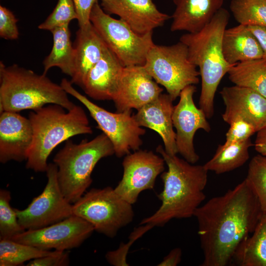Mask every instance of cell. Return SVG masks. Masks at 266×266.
I'll return each mask as SVG.
<instances>
[{
	"label": "cell",
	"instance_id": "d6a6232c",
	"mask_svg": "<svg viewBox=\"0 0 266 266\" xmlns=\"http://www.w3.org/2000/svg\"><path fill=\"white\" fill-rule=\"evenodd\" d=\"M230 125L226 134V143L245 141L257 133L254 126L244 120H236Z\"/></svg>",
	"mask_w": 266,
	"mask_h": 266
},
{
	"label": "cell",
	"instance_id": "4316f807",
	"mask_svg": "<svg viewBox=\"0 0 266 266\" xmlns=\"http://www.w3.org/2000/svg\"><path fill=\"white\" fill-rule=\"evenodd\" d=\"M228 74L235 85L252 89L266 98V59L237 63L230 67Z\"/></svg>",
	"mask_w": 266,
	"mask_h": 266
},
{
	"label": "cell",
	"instance_id": "603a6c76",
	"mask_svg": "<svg viewBox=\"0 0 266 266\" xmlns=\"http://www.w3.org/2000/svg\"><path fill=\"white\" fill-rule=\"evenodd\" d=\"M224 58L231 66L263 58V51L248 26L239 24L226 29L222 38Z\"/></svg>",
	"mask_w": 266,
	"mask_h": 266
},
{
	"label": "cell",
	"instance_id": "d590c367",
	"mask_svg": "<svg viewBox=\"0 0 266 266\" xmlns=\"http://www.w3.org/2000/svg\"><path fill=\"white\" fill-rule=\"evenodd\" d=\"M98 0H74L80 28H84L91 23L90 15L92 8Z\"/></svg>",
	"mask_w": 266,
	"mask_h": 266
},
{
	"label": "cell",
	"instance_id": "cb8c5ba5",
	"mask_svg": "<svg viewBox=\"0 0 266 266\" xmlns=\"http://www.w3.org/2000/svg\"><path fill=\"white\" fill-rule=\"evenodd\" d=\"M231 264L240 266H266V214H263L252 233L239 244Z\"/></svg>",
	"mask_w": 266,
	"mask_h": 266
},
{
	"label": "cell",
	"instance_id": "9c48e42d",
	"mask_svg": "<svg viewBox=\"0 0 266 266\" xmlns=\"http://www.w3.org/2000/svg\"><path fill=\"white\" fill-rule=\"evenodd\" d=\"M90 21L108 48L124 66H143L153 46V33L140 34L121 19L113 18L98 1L93 6Z\"/></svg>",
	"mask_w": 266,
	"mask_h": 266
},
{
	"label": "cell",
	"instance_id": "9a60e30c",
	"mask_svg": "<svg viewBox=\"0 0 266 266\" xmlns=\"http://www.w3.org/2000/svg\"><path fill=\"white\" fill-rule=\"evenodd\" d=\"M163 91L143 66H125L112 100L117 112L137 110L157 99Z\"/></svg>",
	"mask_w": 266,
	"mask_h": 266
},
{
	"label": "cell",
	"instance_id": "7a4b0ae2",
	"mask_svg": "<svg viewBox=\"0 0 266 266\" xmlns=\"http://www.w3.org/2000/svg\"><path fill=\"white\" fill-rule=\"evenodd\" d=\"M156 151L167 166V170L161 175L164 188L158 197L162 204L153 215L140 223L153 227L163 226L172 219L194 216L206 197L204 190L208 171L204 165H195L176 155L168 154L161 145Z\"/></svg>",
	"mask_w": 266,
	"mask_h": 266
},
{
	"label": "cell",
	"instance_id": "ba28073f",
	"mask_svg": "<svg viewBox=\"0 0 266 266\" xmlns=\"http://www.w3.org/2000/svg\"><path fill=\"white\" fill-rule=\"evenodd\" d=\"M72 212L91 224L95 231L111 238L134 217L132 204L110 187L91 189L73 203Z\"/></svg>",
	"mask_w": 266,
	"mask_h": 266
},
{
	"label": "cell",
	"instance_id": "836d02e7",
	"mask_svg": "<svg viewBox=\"0 0 266 266\" xmlns=\"http://www.w3.org/2000/svg\"><path fill=\"white\" fill-rule=\"evenodd\" d=\"M18 19L7 8L0 6V36L1 38L14 40L19 37L17 25Z\"/></svg>",
	"mask_w": 266,
	"mask_h": 266
},
{
	"label": "cell",
	"instance_id": "30bf717a",
	"mask_svg": "<svg viewBox=\"0 0 266 266\" xmlns=\"http://www.w3.org/2000/svg\"><path fill=\"white\" fill-rule=\"evenodd\" d=\"M64 90L78 100L87 109L96 122L97 128L111 142L117 157L125 156L139 149L142 144L141 137L145 130L137 122L132 110L111 112L100 107L79 93L70 81L63 78L60 84Z\"/></svg>",
	"mask_w": 266,
	"mask_h": 266
},
{
	"label": "cell",
	"instance_id": "277c9868",
	"mask_svg": "<svg viewBox=\"0 0 266 266\" xmlns=\"http://www.w3.org/2000/svg\"><path fill=\"white\" fill-rule=\"evenodd\" d=\"M62 106L50 104L30 112L29 119L33 130V140L26 167L35 172H46L47 159L60 143L79 134H92L83 108L75 104L66 111Z\"/></svg>",
	"mask_w": 266,
	"mask_h": 266
},
{
	"label": "cell",
	"instance_id": "5b68a950",
	"mask_svg": "<svg viewBox=\"0 0 266 266\" xmlns=\"http://www.w3.org/2000/svg\"><path fill=\"white\" fill-rule=\"evenodd\" d=\"M67 94L45 73L38 74L16 64L6 66L0 62V113L34 110L50 104L69 110L75 104Z\"/></svg>",
	"mask_w": 266,
	"mask_h": 266
},
{
	"label": "cell",
	"instance_id": "1f68e13d",
	"mask_svg": "<svg viewBox=\"0 0 266 266\" xmlns=\"http://www.w3.org/2000/svg\"><path fill=\"white\" fill-rule=\"evenodd\" d=\"M77 18L74 0H58L52 12L38 28L51 31L56 27L69 24L71 21Z\"/></svg>",
	"mask_w": 266,
	"mask_h": 266
},
{
	"label": "cell",
	"instance_id": "484cf974",
	"mask_svg": "<svg viewBox=\"0 0 266 266\" xmlns=\"http://www.w3.org/2000/svg\"><path fill=\"white\" fill-rule=\"evenodd\" d=\"M254 146L251 139L219 145L212 158L204 165L208 171L219 174L243 166L249 159V148Z\"/></svg>",
	"mask_w": 266,
	"mask_h": 266
},
{
	"label": "cell",
	"instance_id": "f546056e",
	"mask_svg": "<svg viewBox=\"0 0 266 266\" xmlns=\"http://www.w3.org/2000/svg\"><path fill=\"white\" fill-rule=\"evenodd\" d=\"M246 180L256 195L262 210L266 214V156L259 154L250 161Z\"/></svg>",
	"mask_w": 266,
	"mask_h": 266
},
{
	"label": "cell",
	"instance_id": "8d00e7d4",
	"mask_svg": "<svg viewBox=\"0 0 266 266\" xmlns=\"http://www.w3.org/2000/svg\"><path fill=\"white\" fill-rule=\"evenodd\" d=\"M248 28L257 39L263 51V58L266 59V27L249 26Z\"/></svg>",
	"mask_w": 266,
	"mask_h": 266
},
{
	"label": "cell",
	"instance_id": "7c38bea8",
	"mask_svg": "<svg viewBox=\"0 0 266 266\" xmlns=\"http://www.w3.org/2000/svg\"><path fill=\"white\" fill-rule=\"evenodd\" d=\"M94 231L91 224L72 215L40 229L26 230L11 239L42 249L66 251L79 247Z\"/></svg>",
	"mask_w": 266,
	"mask_h": 266
},
{
	"label": "cell",
	"instance_id": "f35d334b",
	"mask_svg": "<svg viewBox=\"0 0 266 266\" xmlns=\"http://www.w3.org/2000/svg\"><path fill=\"white\" fill-rule=\"evenodd\" d=\"M254 146L257 152L266 156V126L257 132Z\"/></svg>",
	"mask_w": 266,
	"mask_h": 266
},
{
	"label": "cell",
	"instance_id": "44dd1931",
	"mask_svg": "<svg viewBox=\"0 0 266 266\" xmlns=\"http://www.w3.org/2000/svg\"><path fill=\"white\" fill-rule=\"evenodd\" d=\"M73 46L70 82L81 87L87 74L100 60L107 47L92 23L86 28H79Z\"/></svg>",
	"mask_w": 266,
	"mask_h": 266
},
{
	"label": "cell",
	"instance_id": "3957f363",
	"mask_svg": "<svg viewBox=\"0 0 266 266\" xmlns=\"http://www.w3.org/2000/svg\"><path fill=\"white\" fill-rule=\"evenodd\" d=\"M229 18V12L222 7L200 31L188 33L179 39L188 48L190 61L199 68L201 81L199 105L207 118L214 114L216 92L232 66L225 60L222 51L223 35Z\"/></svg>",
	"mask_w": 266,
	"mask_h": 266
},
{
	"label": "cell",
	"instance_id": "7402d4cb",
	"mask_svg": "<svg viewBox=\"0 0 266 266\" xmlns=\"http://www.w3.org/2000/svg\"><path fill=\"white\" fill-rule=\"evenodd\" d=\"M172 32L193 33L202 29L222 8L224 0H173Z\"/></svg>",
	"mask_w": 266,
	"mask_h": 266
},
{
	"label": "cell",
	"instance_id": "5bb4252c",
	"mask_svg": "<svg viewBox=\"0 0 266 266\" xmlns=\"http://www.w3.org/2000/svg\"><path fill=\"white\" fill-rule=\"evenodd\" d=\"M196 92L195 85L185 87L180 93L178 103L174 106L172 115L178 153L193 164L200 158L194 146L196 132L202 129L208 133L211 130L204 111L195 104L193 96Z\"/></svg>",
	"mask_w": 266,
	"mask_h": 266
},
{
	"label": "cell",
	"instance_id": "ffe728a7",
	"mask_svg": "<svg viewBox=\"0 0 266 266\" xmlns=\"http://www.w3.org/2000/svg\"><path fill=\"white\" fill-rule=\"evenodd\" d=\"M124 67L107 47L87 74L81 88L95 100H112Z\"/></svg>",
	"mask_w": 266,
	"mask_h": 266
},
{
	"label": "cell",
	"instance_id": "6da1fadb",
	"mask_svg": "<svg viewBox=\"0 0 266 266\" xmlns=\"http://www.w3.org/2000/svg\"><path fill=\"white\" fill-rule=\"evenodd\" d=\"M263 214L259 200L245 179L199 206L194 216L203 254L201 266L231 264L237 247L254 231Z\"/></svg>",
	"mask_w": 266,
	"mask_h": 266
},
{
	"label": "cell",
	"instance_id": "d4e9b609",
	"mask_svg": "<svg viewBox=\"0 0 266 266\" xmlns=\"http://www.w3.org/2000/svg\"><path fill=\"white\" fill-rule=\"evenodd\" d=\"M69 24L56 27L50 31L53 35V44L50 53L43 62L44 73L46 74L53 67H58L64 73L71 76L74 46L71 40Z\"/></svg>",
	"mask_w": 266,
	"mask_h": 266
},
{
	"label": "cell",
	"instance_id": "52a82bcc",
	"mask_svg": "<svg viewBox=\"0 0 266 266\" xmlns=\"http://www.w3.org/2000/svg\"><path fill=\"white\" fill-rule=\"evenodd\" d=\"M143 66L173 100L185 87L199 82V71L189 59L187 46L180 41L171 45L154 44Z\"/></svg>",
	"mask_w": 266,
	"mask_h": 266
},
{
	"label": "cell",
	"instance_id": "2e32d148",
	"mask_svg": "<svg viewBox=\"0 0 266 266\" xmlns=\"http://www.w3.org/2000/svg\"><path fill=\"white\" fill-rule=\"evenodd\" d=\"M220 94L225 105L224 122L244 120L257 132L266 126V98L252 89L234 85L223 88Z\"/></svg>",
	"mask_w": 266,
	"mask_h": 266
},
{
	"label": "cell",
	"instance_id": "e575fe53",
	"mask_svg": "<svg viewBox=\"0 0 266 266\" xmlns=\"http://www.w3.org/2000/svg\"><path fill=\"white\" fill-rule=\"evenodd\" d=\"M69 255L66 251L55 250L47 256L32 260L28 266H66L69 265Z\"/></svg>",
	"mask_w": 266,
	"mask_h": 266
},
{
	"label": "cell",
	"instance_id": "4dcf8cb0",
	"mask_svg": "<svg viewBox=\"0 0 266 266\" xmlns=\"http://www.w3.org/2000/svg\"><path fill=\"white\" fill-rule=\"evenodd\" d=\"M11 193L0 190V239H11L26 230L19 224L14 208L10 205Z\"/></svg>",
	"mask_w": 266,
	"mask_h": 266
},
{
	"label": "cell",
	"instance_id": "4fadbf2b",
	"mask_svg": "<svg viewBox=\"0 0 266 266\" xmlns=\"http://www.w3.org/2000/svg\"><path fill=\"white\" fill-rule=\"evenodd\" d=\"M166 163L151 151L136 150L123 159V174L114 188L123 199L132 205L141 192L154 188L158 176L163 172Z\"/></svg>",
	"mask_w": 266,
	"mask_h": 266
},
{
	"label": "cell",
	"instance_id": "8992f818",
	"mask_svg": "<svg viewBox=\"0 0 266 266\" xmlns=\"http://www.w3.org/2000/svg\"><path fill=\"white\" fill-rule=\"evenodd\" d=\"M114 154L111 142L103 133L78 144L69 139L66 141L55 155L53 163L57 167L61 190L68 202H75L90 187L91 174L98 162Z\"/></svg>",
	"mask_w": 266,
	"mask_h": 266
},
{
	"label": "cell",
	"instance_id": "83f0119b",
	"mask_svg": "<svg viewBox=\"0 0 266 266\" xmlns=\"http://www.w3.org/2000/svg\"><path fill=\"white\" fill-rule=\"evenodd\" d=\"M54 251L42 249L11 239H0V266H17L51 254Z\"/></svg>",
	"mask_w": 266,
	"mask_h": 266
},
{
	"label": "cell",
	"instance_id": "d6986e66",
	"mask_svg": "<svg viewBox=\"0 0 266 266\" xmlns=\"http://www.w3.org/2000/svg\"><path fill=\"white\" fill-rule=\"evenodd\" d=\"M173 101L168 94L162 93L157 99L137 110L134 114L141 127L154 130L160 135L165 150L171 155L178 153L172 120Z\"/></svg>",
	"mask_w": 266,
	"mask_h": 266
},
{
	"label": "cell",
	"instance_id": "8fae6325",
	"mask_svg": "<svg viewBox=\"0 0 266 266\" xmlns=\"http://www.w3.org/2000/svg\"><path fill=\"white\" fill-rule=\"evenodd\" d=\"M46 172L47 182L42 192L24 209L14 208L18 222L25 230L40 229L73 215L72 204L61 190L56 165L48 164Z\"/></svg>",
	"mask_w": 266,
	"mask_h": 266
},
{
	"label": "cell",
	"instance_id": "ac0fdd59",
	"mask_svg": "<svg viewBox=\"0 0 266 266\" xmlns=\"http://www.w3.org/2000/svg\"><path fill=\"white\" fill-rule=\"evenodd\" d=\"M33 140L29 118L18 112L3 111L0 115V162L27 160Z\"/></svg>",
	"mask_w": 266,
	"mask_h": 266
},
{
	"label": "cell",
	"instance_id": "74e56055",
	"mask_svg": "<svg viewBox=\"0 0 266 266\" xmlns=\"http://www.w3.org/2000/svg\"><path fill=\"white\" fill-rule=\"evenodd\" d=\"M182 251L180 248L173 249L163 261L158 265L159 266H176L181 260Z\"/></svg>",
	"mask_w": 266,
	"mask_h": 266
},
{
	"label": "cell",
	"instance_id": "f1b7e54d",
	"mask_svg": "<svg viewBox=\"0 0 266 266\" xmlns=\"http://www.w3.org/2000/svg\"><path fill=\"white\" fill-rule=\"evenodd\" d=\"M230 8L239 24L266 27V0H232Z\"/></svg>",
	"mask_w": 266,
	"mask_h": 266
},
{
	"label": "cell",
	"instance_id": "e0dca14e",
	"mask_svg": "<svg viewBox=\"0 0 266 266\" xmlns=\"http://www.w3.org/2000/svg\"><path fill=\"white\" fill-rule=\"evenodd\" d=\"M102 9L118 16L136 33H153L170 17L161 12L153 0H100Z\"/></svg>",
	"mask_w": 266,
	"mask_h": 266
}]
</instances>
